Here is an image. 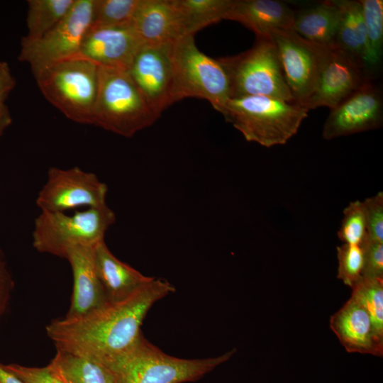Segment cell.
Listing matches in <instances>:
<instances>
[{"mask_svg":"<svg viewBox=\"0 0 383 383\" xmlns=\"http://www.w3.org/2000/svg\"><path fill=\"white\" fill-rule=\"evenodd\" d=\"M174 290L169 282L153 277L122 300L108 301L81 316L52 321L47 335L57 350L109 365L138 343L149 309Z\"/></svg>","mask_w":383,"mask_h":383,"instance_id":"obj_1","label":"cell"},{"mask_svg":"<svg viewBox=\"0 0 383 383\" xmlns=\"http://www.w3.org/2000/svg\"><path fill=\"white\" fill-rule=\"evenodd\" d=\"M309 111L296 103L250 96L230 99L222 115L247 141L270 148L287 143L297 133Z\"/></svg>","mask_w":383,"mask_h":383,"instance_id":"obj_2","label":"cell"},{"mask_svg":"<svg viewBox=\"0 0 383 383\" xmlns=\"http://www.w3.org/2000/svg\"><path fill=\"white\" fill-rule=\"evenodd\" d=\"M235 352L205 359H182L165 353L143 336L129 353L106 367L115 383H184L201 379Z\"/></svg>","mask_w":383,"mask_h":383,"instance_id":"obj_3","label":"cell"},{"mask_svg":"<svg viewBox=\"0 0 383 383\" xmlns=\"http://www.w3.org/2000/svg\"><path fill=\"white\" fill-rule=\"evenodd\" d=\"M159 118L128 70L99 67V85L91 124L131 138Z\"/></svg>","mask_w":383,"mask_h":383,"instance_id":"obj_4","label":"cell"},{"mask_svg":"<svg viewBox=\"0 0 383 383\" xmlns=\"http://www.w3.org/2000/svg\"><path fill=\"white\" fill-rule=\"evenodd\" d=\"M44 97L70 120L91 124L99 85V66L75 57L56 62L35 75Z\"/></svg>","mask_w":383,"mask_h":383,"instance_id":"obj_5","label":"cell"},{"mask_svg":"<svg viewBox=\"0 0 383 383\" xmlns=\"http://www.w3.org/2000/svg\"><path fill=\"white\" fill-rule=\"evenodd\" d=\"M218 60L228 79L230 99L263 96L295 103L271 37H256L249 50Z\"/></svg>","mask_w":383,"mask_h":383,"instance_id":"obj_6","label":"cell"},{"mask_svg":"<svg viewBox=\"0 0 383 383\" xmlns=\"http://www.w3.org/2000/svg\"><path fill=\"white\" fill-rule=\"evenodd\" d=\"M116 220L115 213L107 204L72 214L41 211L34 221L33 246L39 252L65 259L74 247L94 246L104 240Z\"/></svg>","mask_w":383,"mask_h":383,"instance_id":"obj_7","label":"cell"},{"mask_svg":"<svg viewBox=\"0 0 383 383\" xmlns=\"http://www.w3.org/2000/svg\"><path fill=\"white\" fill-rule=\"evenodd\" d=\"M194 36L185 35L172 45L174 101L203 99L222 113L230 99L227 75L218 60L197 48Z\"/></svg>","mask_w":383,"mask_h":383,"instance_id":"obj_8","label":"cell"},{"mask_svg":"<svg viewBox=\"0 0 383 383\" xmlns=\"http://www.w3.org/2000/svg\"><path fill=\"white\" fill-rule=\"evenodd\" d=\"M94 8L95 0H75L67 15L43 36L22 38L18 60L27 62L35 75L51 65L77 57L91 26Z\"/></svg>","mask_w":383,"mask_h":383,"instance_id":"obj_9","label":"cell"},{"mask_svg":"<svg viewBox=\"0 0 383 383\" xmlns=\"http://www.w3.org/2000/svg\"><path fill=\"white\" fill-rule=\"evenodd\" d=\"M107 185L92 172L78 167L48 170L47 179L35 203L41 211L66 212L106 204Z\"/></svg>","mask_w":383,"mask_h":383,"instance_id":"obj_10","label":"cell"},{"mask_svg":"<svg viewBox=\"0 0 383 383\" xmlns=\"http://www.w3.org/2000/svg\"><path fill=\"white\" fill-rule=\"evenodd\" d=\"M270 37L294 101L304 106L316 88L327 47L306 40L292 28L275 30Z\"/></svg>","mask_w":383,"mask_h":383,"instance_id":"obj_11","label":"cell"},{"mask_svg":"<svg viewBox=\"0 0 383 383\" xmlns=\"http://www.w3.org/2000/svg\"><path fill=\"white\" fill-rule=\"evenodd\" d=\"M172 45H144L128 72L146 102L159 117L174 104Z\"/></svg>","mask_w":383,"mask_h":383,"instance_id":"obj_12","label":"cell"},{"mask_svg":"<svg viewBox=\"0 0 383 383\" xmlns=\"http://www.w3.org/2000/svg\"><path fill=\"white\" fill-rule=\"evenodd\" d=\"M382 92L370 79L331 109L322 131L331 140L380 128L383 119Z\"/></svg>","mask_w":383,"mask_h":383,"instance_id":"obj_13","label":"cell"},{"mask_svg":"<svg viewBox=\"0 0 383 383\" xmlns=\"http://www.w3.org/2000/svg\"><path fill=\"white\" fill-rule=\"evenodd\" d=\"M368 79L360 63L335 44L326 48L316 88L304 105L309 111L333 109Z\"/></svg>","mask_w":383,"mask_h":383,"instance_id":"obj_14","label":"cell"},{"mask_svg":"<svg viewBox=\"0 0 383 383\" xmlns=\"http://www.w3.org/2000/svg\"><path fill=\"white\" fill-rule=\"evenodd\" d=\"M143 45L132 27L90 28L77 57L99 67L128 70Z\"/></svg>","mask_w":383,"mask_h":383,"instance_id":"obj_15","label":"cell"},{"mask_svg":"<svg viewBox=\"0 0 383 383\" xmlns=\"http://www.w3.org/2000/svg\"><path fill=\"white\" fill-rule=\"evenodd\" d=\"M95 246H77L67 254L65 259L73 274V291L65 317L85 315L109 301L96 270Z\"/></svg>","mask_w":383,"mask_h":383,"instance_id":"obj_16","label":"cell"},{"mask_svg":"<svg viewBox=\"0 0 383 383\" xmlns=\"http://www.w3.org/2000/svg\"><path fill=\"white\" fill-rule=\"evenodd\" d=\"M330 327L348 353L383 355V340L377 335L364 306L350 296L330 319Z\"/></svg>","mask_w":383,"mask_h":383,"instance_id":"obj_17","label":"cell"},{"mask_svg":"<svg viewBox=\"0 0 383 383\" xmlns=\"http://www.w3.org/2000/svg\"><path fill=\"white\" fill-rule=\"evenodd\" d=\"M131 27L144 45H172L187 35L172 0H141Z\"/></svg>","mask_w":383,"mask_h":383,"instance_id":"obj_18","label":"cell"},{"mask_svg":"<svg viewBox=\"0 0 383 383\" xmlns=\"http://www.w3.org/2000/svg\"><path fill=\"white\" fill-rule=\"evenodd\" d=\"M295 12L274 0H232L226 19L238 21L256 37H270L277 30L292 28Z\"/></svg>","mask_w":383,"mask_h":383,"instance_id":"obj_19","label":"cell"},{"mask_svg":"<svg viewBox=\"0 0 383 383\" xmlns=\"http://www.w3.org/2000/svg\"><path fill=\"white\" fill-rule=\"evenodd\" d=\"M96 270L109 301L122 300L153 279L118 260L105 240L94 248Z\"/></svg>","mask_w":383,"mask_h":383,"instance_id":"obj_20","label":"cell"},{"mask_svg":"<svg viewBox=\"0 0 383 383\" xmlns=\"http://www.w3.org/2000/svg\"><path fill=\"white\" fill-rule=\"evenodd\" d=\"M339 18L337 1H323L295 13L292 29L306 40L328 47L334 45Z\"/></svg>","mask_w":383,"mask_h":383,"instance_id":"obj_21","label":"cell"},{"mask_svg":"<svg viewBox=\"0 0 383 383\" xmlns=\"http://www.w3.org/2000/svg\"><path fill=\"white\" fill-rule=\"evenodd\" d=\"M336 1L340 8V18L334 44L356 60L365 72L367 35L360 2Z\"/></svg>","mask_w":383,"mask_h":383,"instance_id":"obj_22","label":"cell"},{"mask_svg":"<svg viewBox=\"0 0 383 383\" xmlns=\"http://www.w3.org/2000/svg\"><path fill=\"white\" fill-rule=\"evenodd\" d=\"M48 365L63 383H115L104 365L65 351L57 350Z\"/></svg>","mask_w":383,"mask_h":383,"instance_id":"obj_23","label":"cell"},{"mask_svg":"<svg viewBox=\"0 0 383 383\" xmlns=\"http://www.w3.org/2000/svg\"><path fill=\"white\" fill-rule=\"evenodd\" d=\"M232 0H172L182 19L185 34L196 32L226 20Z\"/></svg>","mask_w":383,"mask_h":383,"instance_id":"obj_24","label":"cell"},{"mask_svg":"<svg viewBox=\"0 0 383 383\" xmlns=\"http://www.w3.org/2000/svg\"><path fill=\"white\" fill-rule=\"evenodd\" d=\"M75 0H28L25 38L37 40L53 28L69 12Z\"/></svg>","mask_w":383,"mask_h":383,"instance_id":"obj_25","label":"cell"},{"mask_svg":"<svg viewBox=\"0 0 383 383\" xmlns=\"http://www.w3.org/2000/svg\"><path fill=\"white\" fill-rule=\"evenodd\" d=\"M367 35V57L365 67L368 79L370 70L377 67L382 60L383 45V1H360Z\"/></svg>","mask_w":383,"mask_h":383,"instance_id":"obj_26","label":"cell"},{"mask_svg":"<svg viewBox=\"0 0 383 383\" xmlns=\"http://www.w3.org/2000/svg\"><path fill=\"white\" fill-rule=\"evenodd\" d=\"M141 0H95L93 28L131 27Z\"/></svg>","mask_w":383,"mask_h":383,"instance_id":"obj_27","label":"cell"},{"mask_svg":"<svg viewBox=\"0 0 383 383\" xmlns=\"http://www.w3.org/2000/svg\"><path fill=\"white\" fill-rule=\"evenodd\" d=\"M351 296L366 309L377 337L383 340V278L362 277L352 287Z\"/></svg>","mask_w":383,"mask_h":383,"instance_id":"obj_28","label":"cell"},{"mask_svg":"<svg viewBox=\"0 0 383 383\" xmlns=\"http://www.w3.org/2000/svg\"><path fill=\"white\" fill-rule=\"evenodd\" d=\"M366 235L367 221L362 201H352L343 211L338 237L344 244L360 245Z\"/></svg>","mask_w":383,"mask_h":383,"instance_id":"obj_29","label":"cell"},{"mask_svg":"<svg viewBox=\"0 0 383 383\" xmlns=\"http://www.w3.org/2000/svg\"><path fill=\"white\" fill-rule=\"evenodd\" d=\"M338 278L353 287L362 277L364 252L360 245L344 244L337 247Z\"/></svg>","mask_w":383,"mask_h":383,"instance_id":"obj_30","label":"cell"},{"mask_svg":"<svg viewBox=\"0 0 383 383\" xmlns=\"http://www.w3.org/2000/svg\"><path fill=\"white\" fill-rule=\"evenodd\" d=\"M362 204L367 221L366 238L383 243V192L365 199Z\"/></svg>","mask_w":383,"mask_h":383,"instance_id":"obj_31","label":"cell"},{"mask_svg":"<svg viewBox=\"0 0 383 383\" xmlns=\"http://www.w3.org/2000/svg\"><path fill=\"white\" fill-rule=\"evenodd\" d=\"M364 252L362 277L383 278V243L365 238L360 245Z\"/></svg>","mask_w":383,"mask_h":383,"instance_id":"obj_32","label":"cell"},{"mask_svg":"<svg viewBox=\"0 0 383 383\" xmlns=\"http://www.w3.org/2000/svg\"><path fill=\"white\" fill-rule=\"evenodd\" d=\"M3 365L25 383H63L48 365L43 367H27L15 363Z\"/></svg>","mask_w":383,"mask_h":383,"instance_id":"obj_33","label":"cell"},{"mask_svg":"<svg viewBox=\"0 0 383 383\" xmlns=\"http://www.w3.org/2000/svg\"><path fill=\"white\" fill-rule=\"evenodd\" d=\"M13 287L14 282L0 251V318L6 310Z\"/></svg>","mask_w":383,"mask_h":383,"instance_id":"obj_34","label":"cell"},{"mask_svg":"<svg viewBox=\"0 0 383 383\" xmlns=\"http://www.w3.org/2000/svg\"><path fill=\"white\" fill-rule=\"evenodd\" d=\"M16 81L11 74L9 65L0 61V104H4L14 89Z\"/></svg>","mask_w":383,"mask_h":383,"instance_id":"obj_35","label":"cell"},{"mask_svg":"<svg viewBox=\"0 0 383 383\" xmlns=\"http://www.w3.org/2000/svg\"><path fill=\"white\" fill-rule=\"evenodd\" d=\"M11 117L9 109L4 104H0V135L11 124Z\"/></svg>","mask_w":383,"mask_h":383,"instance_id":"obj_36","label":"cell"},{"mask_svg":"<svg viewBox=\"0 0 383 383\" xmlns=\"http://www.w3.org/2000/svg\"><path fill=\"white\" fill-rule=\"evenodd\" d=\"M0 383H25L0 364Z\"/></svg>","mask_w":383,"mask_h":383,"instance_id":"obj_37","label":"cell"}]
</instances>
